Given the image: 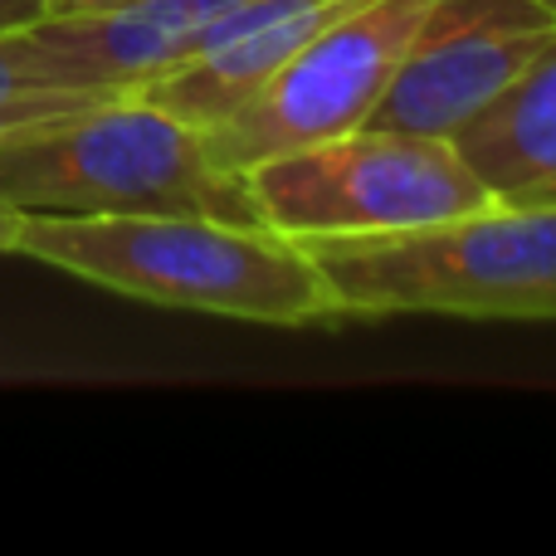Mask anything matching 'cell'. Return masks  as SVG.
Instances as JSON below:
<instances>
[{
    "mask_svg": "<svg viewBox=\"0 0 556 556\" xmlns=\"http://www.w3.org/2000/svg\"><path fill=\"white\" fill-rule=\"evenodd\" d=\"M15 254L156 307L307 327L337 317L298 240L225 215H20Z\"/></svg>",
    "mask_w": 556,
    "mask_h": 556,
    "instance_id": "1",
    "label": "cell"
},
{
    "mask_svg": "<svg viewBox=\"0 0 556 556\" xmlns=\"http://www.w3.org/2000/svg\"><path fill=\"white\" fill-rule=\"evenodd\" d=\"M0 205L20 215H225L260 220L244 176L215 162L201 127L137 93L0 137Z\"/></svg>",
    "mask_w": 556,
    "mask_h": 556,
    "instance_id": "2",
    "label": "cell"
},
{
    "mask_svg": "<svg viewBox=\"0 0 556 556\" xmlns=\"http://www.w3.org/2000/svg\"><path fill=\"white\" fill-rule=\"evenodd\" d=\"M337 317L450 313L556 323V205H483L425 230L303 244Z\"/></svg>",
    "mask_w": 556,
    "mask_h": 556,
    "instance_id": "3",
    "label": "cell"
},
{
    "mask_svg": "<svg viewBox=\"0 0 556 556\" xmlns=\"http://www.w3.org/2000/svg\"><path fill=\"white\" fill-rule=\"evenodd\" d=\"M244 191L260 225L298 244L425 230L493 205L450 137L371 123L250 166Z\"/></svg>",
    "mask_w": 556,
    "mask_h": 556,
    "instance_id": "4",
    "label": "cell"
},
{
    "mask_svg": "<svg viewBox=\"0 0 556 556\" xmlns=\"http://www.w3.org/2000/svg\"><path fill=\"white\" fill-rule=\"evenodd\" d=\"M425 10L430 0H352L240 113L205 132L215 162L244 176L278 152L366 127Z\"/></svg>",
    "mask_w": 556,
    "mask_h": 556,
    "instance_id": "5",
    "label": "cell"
},
{
    "mask_svg": "<svg viewBox=\"0 0 556 556\" xmlns=\"http://www.w3.org/2000/svg\"><path fill=\"white\" fill-rule=\"evenodd\" d=\"M538 0H430L366 123L454 137L552 39Z\"/></svg>",
    "mask_w": 556,
    "mask_h": 556,
    "instance_id": "6",
    "label": "cell"
},
{
    "mask_svg": "<svg viewBox=\"0 0 556 556\" xmlns=\"http://www.w3.org/2000/svg\"><path fill=\"white\" fill-rule=\"evenodd\" d=\"M450 142L493 201L556 205V29Z\"/></svg>",
    "mask_w": 556,
    "mask_h": 556,
    "instance_id": "7",
    "label": "cell"
},
{
    "mask_svg": "<svg viewBox=\"0 0 556 556\" xmlns=\"http://www.w3.org/2000/svg\"><path fill=\"white\" fill-rule=\"evenodd\" d=\"M98 98H113V88H29V93H0V137L20 132L29 123H45V117L88 108Z\"/></svg>",
    "mask_w": 556,
    "mask_h": 556,
    "instance_id": "8",
    "label": "cell"
},
{
    "mask_svg": "<svg viewBox=\"0 0 556 556\" xmlns=\"http://www.w3.org/2000/svg\"><path fill=\"white\" fill-rule=\"evenodd\" d=\"M45 15H49V0H0V29L35 25Z\"/></svg>",
    "mask_w": 556,
    "mask_h": 556,
    "instance_id": "9",
    "label": "cell"
},
{
    "mask_svg": "<svg viewBox=\"0 0 556 556\" xmlns=\"http://www.w3.org/2000/svg\"><path fill=\"white\" fill-rule=\"evenodd\" d=\"M123 0H49V15H84V10H108Z\"/></svg>",
    "mask_w": 556,
    "mask_h": 556,
    "instance_id": "10",
    "label": "cell"
},
{
    "mask_svg": "<svg viewBox=\"0 0 556 556\" xmlns=\"http://www.w3.org/2000/svg\"><path fill=\"white\" fill-rule=\"evenodd\" d=\"M15 230H20V211L0 205V254H15Z\"/></svg>",
    "mask_w": 556,
    "mask_h": 556,
    "instance_id": "11",
    "label": "cell"
},
{
    "mask_svg": "<svg viewBox=\"0 0 556 556\" xmlns=\"http://www.w3.org/2000/svg\"><path fill=\"white\" fill-rule=\"evenodd\" d=\"M538 5H542V10H547V15H552V20H556V0H538Z\"/></svg>",
    "mask_w": 556,
    "mask_h": 556,
    "instance_id": "12",
    "label": "cell"
}]
</instances>
